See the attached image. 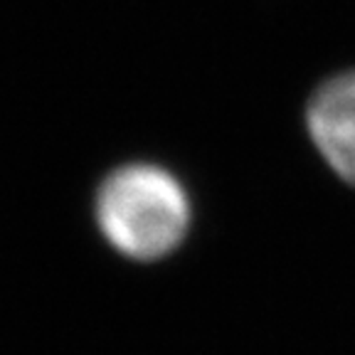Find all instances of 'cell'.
Wrapping results in <instances>:
<instances>
[{
	"mask_svg": "<svg viewBox=\"0 0 355 355\" xmlns=\"http://www.w3.org/2000/svg\"><path fill=\"white\" fill-rule=\"evenodd\" d=\"M94 220L121 257L158 261L185 242L193 222L190 195L180 178L158 163H123L99 183Z\"/></svg>",
	"mask_w": 355,
	"mask_h": 355,
	"instance_id": "cell-1",
	"label": "cell"
},
{
	"mask_svg": "<svg viewBox=\"0 0 355 355\" xmlns=\"http://www.w3.org/2000/svg\"><path fill=\"white\" fill-rule=\"evenodd\" d=\"M306 126L333 173L355 185V69L318 84L306 106Z\"/></svg>",
	"mask_w": 355,
	"mask_h": 355,
	"instance_id": "cell-2",
	"label": "cell"
}]
</instances>
